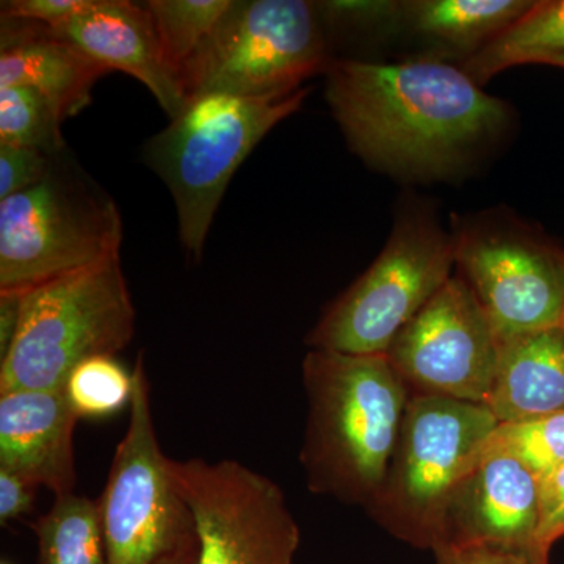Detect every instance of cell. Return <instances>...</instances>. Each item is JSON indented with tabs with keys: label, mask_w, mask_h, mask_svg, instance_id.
<instances>
[{
	"label": "cell",
	"mask_w": 564,
	"mask_h": 564,
	"mask_svg": "<svg viewBox=\"0 0 564 564\" xmlns=\"http://www.w3.org/2000/svg\"><path fill=\"white\" fill-rule=\"evenodd\" d=\"M326 99L345 139L369 165L445 176L508 122V106L463 68L437 61H333Z\"/></svg>",
	"instance_id": "1"
},
{
	"label": "cell",
	"mask_w": 564,
	"mask_h": 564,
	"mask_svg": "<svg viewBox=\"0 0 564 564\" xmlns=\"http://www.w3.org/2000/svg\"><path fill=\"white\" fill-rule=\"evenodd\" d=\"M300 463L317 496L366 510L383 484L411 392L386 355L310 348Z\"/></svg>",
	"instance_id": "2"
},
{
	"label": "cell",
	"mask_w": 564,
	"mask_h": 564,
	"mask_svg": "<svg viewBox=\"0 0 564 564\" xmlns=\"http://www.w3.org/2000/svg\"><path fill=\"white\" fill-rule=\"evenodd\" d=\"M135 334L121 258L21 293L20 321L0 361V393L62 389L80 362L117 356Z\"/></svg>",
	"instance_id": "3"
},
{
	"label": "cell",
	"mask_w": 564,
	"mask_h": 564,
	"mask_svg": "<svg viewBox=\"0 0 564 564\" xmlns=\"http://www.w3.org/2000/svg\"><path fill=\"white\" fill-rule=\"evenodd\" d=\"M113 199L63 151L50 173L0 202V293H24L120 256Z\"/></svg>",
	"instance_id": "4"
},
{
	"label": "cell",
	"mask_w": 564,
	"mask_h": 564,
	"mask_svg": "<svg viewBox=\"0 0 564 564\" xmlns=\"http://www.w3.org/2000/svg\"><path fill=\"white\" fill-rule=\"evenodd\" d=\"M307 93L302 88L270 98L203 96L148 141L144 158L172 192L181 242L193 261L202 259L234 173L278 122L302 107Z\"/></svg>",
	"instance_id": "5"
},
{
	"label": "cell",
	"mask_w": 564,
	"mask_h": 564,
	"mask_svg": "<svg viewBox=\"0 0 564 564\" xmlns=\"http://www.w3.org/2000/svg\"><path fill=\"white\" fill-rule=\"evenodd\" d=\"M497 425L484 403L411 395L388 473L366 513L395 540L433 552L452 494Z\"/></svg>",
	"instance_id": "6"
},
{
	"label": "cell",
	"mask_w": 564,
	"mask_h": 564,
	"mask_svg": "<svg viewBox=\"0 0 564 564\" xmlns=\"http://www.w3.org/2000/svg\"><path fill=\"white\" fill-rule=\"evenodd\" d=\"M323 22L306 0H232L182 79L185 98H270L302 90L332 65Z\"/></svg>",
	"instance_id": "7"
},
{
	"label": "cell",
	"mask_w": 564,
	"mask_h": 564,
	"mask_svg": "<svg viewBox=\"0 0 564 564\" xmlns=\"http://www.w3.org/2000/svg\"><path fill=\"white\" fill-rule=\"evenodd\" d=\"M454 236L422 207L406 209L372 265L307 334L314 350L386 355L397 334L451 280Z\"/></svg>",
	"instance_id": "8"
},
{
	"label": "cell",
	"mask_w": 564,
	"mask_h": 564,
	"mask_svg": "<svg viewBox=\"0 0 564 564\" xmlns=\"http://www.w3.org/2000/svg\"><path fill=\"white\" fill-rule=\"evenodd\" d=\"M132 377L128 430L98 499L99 514L109 564H159L196 536L195 522L159 444L143 355Z\"/></svg>",
	"instance_id": "9"
},
{
	"label": "cell",
	"mask_w": 564,
	"mask_h": 564,
	"mask_svg": "<svg viewBox=\"0 0 564 564\" xmlns=\"http://www.w3.org/2000/svg\"><path fill=\"white\" fill-rule=\"evenodd\" d=\"M455 265L497 340L563 326L564 250L510 215L484 214L454 234Z\"/></svg>",
	"instance_id": "10"
},
{
	"label": "cell",
	"mask_w": 564,
	"mask_h": 564,
	"mask_svg": "<svg viewBox=\"0 0 564 564\" xmlns=\"http://www.w3.org/2000/svg\"><path fill=\"white\" fill-rule=\"evenodd\" d=\"M191 508L196 564H293L302 533L276 481L236 459L169 458Z\"/></svg>",
	"instance_id": "11"
},
{
	"label": "cell",
	"mask_w": 564,
	"mask_h": 564,
	"mask_svg": "<svg viewBox=\"0 0 564 564\" xmlns=\"http://www.w3.org/2000/svg\"><path fill=\"white\" fill-rule=\"evenodd\" d=\"M499 340L473 289L452 276L386 351L411 395L484 403Z\"/></svg>",
	"instance_id": "12"
},
{
	"label": "cell",
	"mask_w": 564,
	"mask_h": 564,
	"mask_svg": "<svg viewBox=\"0 0 564 564\" xmlns=\"http://www.w3.org/2000/svg\"><path fill=\"white\" fill-rule=\"evenodd\" d=\"M538 527L540 480L510 456L481 455L452 494L436 549L488 545L549 564L538 549Z\"/></svg>",
	"instance_id": "13"
},
{
	"label": "cell",
	"mask_w": 564,
	"mask_h": 564,
	"mask_svg": "<svg viewBox=\"0 0 564 564\" xmlns=\"http://www.w3.org/2000/svg\"><path fill=\"white\" fill-rule=\"evenodd\" d=\"M43 28L98 63L107 73L121 70L135 77L172 120L187 107L181 85L163 62L154 22L144 3L93 0L91 6L76 17Z\"/></svg>",
	"instance_id": "14"
},
{
	"label": "cell",
	"mask_w": 564,
	"mask_h": 564,
	"mask_svg": "<svg viewBox=\"0 0 564 564\" xmlns=\"http://www.w3.org/2000/svg\"><path fill=\"white\" fill-rule=\"evenodd\" d=\"M77 422L63 388L0 393V469L55 497L74 492Z\"/></svg>",
	"instance_id": "15"
},
{
	"label": "cell",
	"mask_w": 564,
	"mask_h": 564,
	"mask_svg": "<svg viewBox=\"0 0 564 564\" xmlns=\"http://www.w3.org/2000/svg\"><path fill=\"white\" fill-rule=\"evenodd\" d=\"M106 73L43 25L2 20L0 88H35L55 102L66 120L90 104L93 87Z\"/></svg>",
	"instance_id": "16"
},
{
	"label": "cell",
	"mask_w": 564,
	"mask_h": 564,
	"mask_svg": "<svg viewBox=\"0 0 564 564\" xmlns=\"http://www.w3.org/2000/svg\"><path fill=\"white\" fill-rule=\"evenodd\" d=\"M485 406L499 423L564 413V328L499 340Z\"/></svg>",
	"instance_id": "17"
},
{
	"label": "cell",
	"mask_w": 564,
	"mask_h": 564,
	"mask_svg": "<svg viewBox=\"0 0 564 564\" xmlns=\"http://www.w3.org/2000/svg\"><path fill=\"white\" fill-rule=\"evenodd\" d=\"M532 0H415L400 14L426 39L474 55L532 9Z\"/></svg>",
	"instance_id": "18"
},
{
	"label": "cell",
	"mask_w": 564,
	"mask_h": 564,
	"mask_svg": "<svg viewBox=\"0 0 564 564\" xmlns=\"http://www.w3.org/2000/svg\"><path fill=\"white\" fill-rule=\"evenodd\" d=\"M564 55V0L534 2L524 17L463 63L478 85L518 65H547Z\"/></svg>",
	"instance_id": "19"
},
{
	"label": "cell",
	"mask_w": 564,
	"mask_h": 564,
	"mask_svg": "<svg viewBox=\"0 0 564 564\" xmlns=\"http://www.w3.org/2000/svg\"><path fill=\"white\" fill-rule=\"evenodd\" d=\"M31 529L39 543L36 564H109L98 499L57 496Z\"/></svg>",
	"instance_id": "20"
},
{
	"label": "cell",
	"mask_w": 564,
	"mask_h": 564,
	"mask_svg": "<svg viewBox=\"0 0 564 564\" xmlns=\"http://www.w3.org/2000/svg\"><path fill=\"white\" fill-rule=\"evenodd\" d=\"M144 6L154 22L163 62L182 88L185 70L210 39L232 0H150Z\"/></svg>",
	"instance_id": "21"
},
{
	"label": "cell",
	"mask_w": 564,
	"mask_h": 564,
	"mask_svg": "<svg viewBox=\"0 0 564 564\" xmlns=\"http://www.w3.org/2000/svg\"><path fill=\"white\" fill-rule=\"evenodd\" d=\"M62 111L51 98L25 85L0 88V143L57 155L66 150Z\"/></svg>",
	"instance_id": "22"
},
{
	"label": "cell",
	"mask_w": 564,
	"mask_h": 564,
	"mask_svg": "<svg viewBox=\"0 0 564 564\" xmlns=\"http://www.w3.org/2000/svg\"><path fill=\"white\" fill-rule=\"evenodd\" d=\"M481 455L510 456L538 480H545L564 466V413L499 423L481 447Z\"/></svg>",
	"instance_id": "23"
},
{
	"label": "cell",
	"mask_w": 564,
	"mask_h": 564,
	"mask_svg": "<svg viewBox=\"0 0 564 564\" xmlns=\"http://www.w3.org/2000/svg\"><path fill=\"white\" fill-rule=\"evenodd\" d=\"M63 389L77 417H109L131 403L133 377L117 356H95L70 372Z\"/></svg>",
	"instance_id": "24"
},
{
	"label": "cell",
	"mask_w": 564,
	"mask_h": 564,
	"mask_svg": "<svg viewBox=\"0 0 564 564\" xmlns=\"http://www.w3.org/2000/svg\"><path fill=\"white\" fill-rule=\"evenodd\" d=\"M54 158L33 148L0 143V202L39 184Z\"/></svg>",
	"instance_id": "25"
},
{
	"label": "cell",
	"mask_w": 564,
	"mask_h": 564,
	"mask_svg": "<svg viewBox=\"0 0 564 564\" xmlns=\"http://www.w3.org/2000/svg\"><path fill=\"white\" fill-rule=\"evenodd\" d=\"M564 538V466L540 481V527L538 549L549 560L552 545Z\"/></svg>",
	"instance_id": "26"
},
{
	"label": "cell",
	"mask_w": 564,
	"mask_h": 564,
	"mask_svg": "<svg viewBox=\"0 0 564 564\" xmlns=\"http://www.w3.org/2000/svg\"><path fill=\"white\" fill-rule=\"evenodd\" d=\"M93 0H9L2 2V20L35 22V24L52 25L76 17L88 9Z\"/></svg>",
	"instance_id": "27"
},
{
	"label": "cell",
	"mask_w": 564,
	"mask_h": 564,
	"mask_svg": "<svg viewBox=\"0 0 564 564\" xmlns=\"http://www.w3.org/2000/svg\"><path fill=\"white\" fill-rule=\"evenodd\" d=\"M323 24L366 25L391 20L400 11V2H350L329 0L314 2Z\"/></svg>",
	"instance_id": "28"
},
{
	"label": "cell",
	"mask_w": 564,
	"mask_h": 564,
	"mask_svg": "<svg viewBox=\"0 0 564 564\" xmlns=\"http://www.w3.org/2000/svg\"><path fill=\"white\" fill-rule=\"evenodd\" d=\"M433 555L436 564H544L530 556L488 545H443Z\"/></svg>",
	"instance_id": "29"
},
{
	"label": "cell",
	"mask_w": 564,
	"mask_h": 564,
	"mask_svg": "<svg viewBox=\"0 0 564 564\" xmlns=\"http://www.w3.org/2000/svg\"><path fill=\"white\" fill-rule=\"evenodd\" d=\"M36 489L39 486L20 475L0 469V522L2 525L32 513Z\"/></svg>",
	"instance_id": "30"
},
{
	"label": "cell",
	"mask_w": 564,
	"mask_h": 564,
	"mask_svg": "<svg viewBox=\"0 0 564 564\" xmlns=\"http://www.w3.org/2000/svg\"><path fill=\"white\" fill-rule=\"evenodd\" d=\"M198 563V538L193 536L181 545L172 555L165 556L159 564H196Z\"/></svg>",
	"instance_id": "31"
},
{
	"label": "cell",
	"mask_w": 564,
	"mask_h": 564,
	"mask_svg": "<svg viewBox=\"0 0 564 564\" xmlns=\"http://www.w3.org/2000/svg\"><path fill=\"white\" fill-rule=\"evenodd\" d=\"M547 65L558 66V68L564 69V55H560V57H556L554 58V61L549 62Z\"/></svg>",
	"instance_id": "32"
},
{
	"label": "cell",
	"mask_w": 564,
	"mask_h": 564,
	"mask_svg": "<svg viewBox=\"0 0 564 564\" xmlns=\"http://www.w3.org/2000/svg\"><path fill=\"white\" fill-rule=\"evenodd\" d=\"M0 564H10V563H9V562H6V560H3V562H2V563H0Z\"/></svg>",
	"instance_id": "33"
},
{
	"label": "cell",
	"mask_w": 564,
	"mask_h": 564,
	"mask_svg": "<svg viewBox=\"0 0 564 564\" xmlns=\"http://www.w3.org/2000/svg\"><path fill=\"white\" fill-rule=\"evenodd\" d=\"M563 328H564V322H563Z\"/></svg>",
	"instance_id": "34"
}]
</instances>
